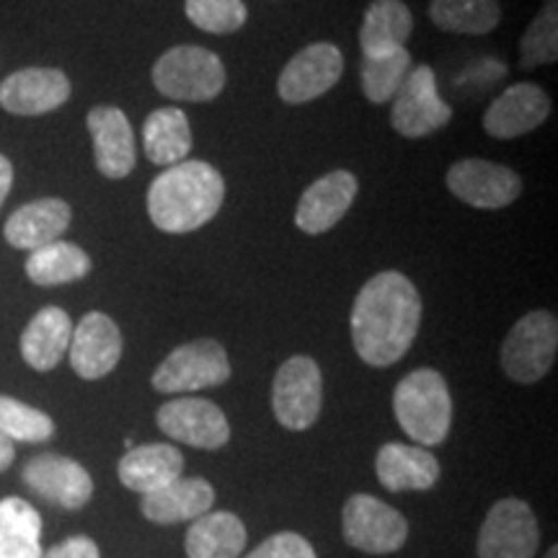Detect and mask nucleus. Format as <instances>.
Returning <instances> with one entry per match:
<instances>
[{"mask_svg":"<svg viewBox=\"0 0 558 558\" xmlns=\"http://www.w3.org/2000/svg\"><path fill=\"white\" fill-rule=\"evenodd\" d=\"M11 186H13V166L11 160L0 153V207H3L5 197H9Z\"/></svg>","mask_w":558,"mask_h":558,"instance_id":"nucleus-37","label":"nucleus"},{"mask_svg":"<svg viewBox=\"0 0 558 558\" xmlns=\"http://www.w3.org/2000/svg\"><path fill=\"white\" fill-rule=\"evenodd\" d=\"M24 269L26 277L39 288H58V284L78 282L88 277L90 256L75 243L54 241L50 246L29 251Z\"/></svg>","mask_w":558,"mask_h":558,"instance_id":"nucleus-29","label":"nucleus"},{"mask_svg":"<svg viewBox=\"0 0 558 558\" xmlns=\"http://www.w3.org/2000/svg\"><path fill=\"white\" fill-rule=\"evenodd\" d=\"M341 73H344V58L339 47L331 41H316L288 60L277 78V94L284 104L300 107L329 94Z\"/></svg>","mask_w":558,"mask_h":558,"instance_id":"nucleus-11","label":"nucleus"},{"mask_svg":"<svg viewBox=\"0 0 558 558\" xmlns=\"http://www.w3.org/2000/svg\"><path fill=\"white\" fill-rule=\"evenodd\" d=\"M422 326V295L401 271H380L362 284L349 316L352 344L369 367H390L414 344Z\"/></svg>","mask_w":558,"mask_h":558,"instance_id":"nucleus-1","label":"nucleus"},{"mask_svg":"<svg viewBox=\"0 0 558 558\" xmlns=\"http://www.w3.org/2000/svg\"><path fill=\"white\" fill-rule=\"evenodd\" d=\"M215 505V488L205 478H177L158 492L143 494L140 509L145 520L156 525H177V522L197 520Z\"/></svg>","mask_w":558,"mask_h":558,"instance_id":"nucleus-21","label":"nucleus"},{"mask_svg":"<svg viewBox=\"0 0 558 558\" xmlns=\"http://www.w3.org/2000/svg\"><path fill=\"white\" fill-rule=\"evenodd\" d=\"M546 558H558V548L556 546H550V550H548V556Z\"/></svg>","mask_w":558,"mask_h":558,"instance_id":"nucleus-39","label":"nucleus"},{"mask_svg":"<svg viewBox=\"0 0 558 558\" xmlns=\"http://www.w3.org/2000/svg\"><path fill=\"white\" fill-rule=\"evenodd\" d=\"M190 558H235L246 548V527L233 512H205L184 541Z\"/></svg>","mask_w":558,"mask_h":558,"instance_id":"nucleus-27","label":"nucleus"},{"mask_svg":"<svg viewBox=\"0 0 558 558\" xmlns=\"http://www.w3.org/2000/svg\"><path fill=\"white\" fill-rule=\"evenodd\" d=\"M445 181L460 202L476 209L509 207L522 194L520 173L486 158L456 160Z\"/></svg>","mask_w":558,"mask_h":558,"instance_id":"nucleus-12","label":"nucleus"},{"mask_svg":"<svg viewBox=\"0 0 558 558\" xmlns=\"http://www.w3.org/2000/svg\"><path fill=\"white\" fill-rule=\"evenodd\" d=\"M90 143H94L96 169L107 179H128L135 171V132L120 107H94L86 117Z\"/></svg>","mask_w":558,"mask_h":558,"instance_id":"nucleus-17","label":"nucleus"},{"mask_svg":"<svg viewBox=\"0 0 558 558\" xmlns=\"http://www.w3.org/2000/svg\"><path fill=\"white\" fill-rule=\"evenodd\" d=\"M143 150L153 166H177L192 153L190 117L179 107L150 111L143 124Z\"/></svg>","mask_w":558,"mask_h":558,"instance_id":"nucleus-26","label":"nucleus"},{"mask_svg":"<svg viewBox=\"0 0 558 558\" xmlns=\"http://www.w3.org/2000/svg\"><path fill=\"white\" fill-rule=\"evenodd\" d=\"M558 60V0H543L520 39V68L535 70Z\"/></svg>","mask_w":558,"mask_h":558,"instance_id":"nucleus-32","label":"nucleus"},{"mask_svg":"<svg viewBox=\"0 0 558 558\" xmlns=\"http://www.w3.org/2000/svg\"><path fill=\"white\" fill-rule=\"evenodd\" d=\"M13 458H16V448H13L11 439L0 432V473H3L5 469H11Z\"/></svg>","mask_w":558,"mask_h":558,"instance_id":"nucleus-38","label":"nucleus"},{"mask_svg":"<svg viewBox=\"0 0 558 558\" xmlns=\"http://www.w3.org/2000/svg\"><path fill=\"white\" fill-rule=\"evenodd\" d=\"M181 471H184V458L173 445L166 442L130 448L117 469L122 484L137 494H150L169 486L171 481L181 478Z\"/></svg>","mask_w":558,"mask_h":558,"instance_id":"nucleus-24","label":"nucleus"},{"mask_svg":"<svg viewBox=\"0 0 558 558\" xmlns=\"http://www.w3.org/2000/svg\"><path fill=\"white\" fill-rule=\"evenodd\" d=\"M73 220V209L60 197H41L21 205L5 220L3 239L19 251H37L60 241Z\"/></svg>","mask_w":558,"mask_h":558,"instance_id":"nucleus-20","label":"nucleus"},{"mask_svg":"<svg viewBox=\"0 0 558 558\" xmlns=\"http://www.w3.org/2000/svg\"><path fill=\"white\" fill-rule=\"evenodd\" d=\"M550 114V99L538 83H514L488 104L484 114L486 135L514 140L538 130Z\"/></svg>","mask_w":558,"mask_h":558,"instance_id":"nucleus-18","label":"nucleus"},{"mask_svg":"<svg viewBox=\"0 0 558 558\" xmlns=\"http://www.w3.org/2000/svg\"><path fill=\"white\" fill-rule=\"evenodd\" d=\"M226 181L205 160H181L169 166L148 186L150 222L163 233H192L205 228L220 213Z\"/></svg>","mask_w":558,"mask_h":558,"instance_id":"nucleus-2","label":"nucleus"},{"mask_svg":"<svg viewBox=\"0 0 558 558\" xmlns=\"http://www.w3.org/2000/svg\"><path fill=\"white\" fill-rule=\"evenodd\" d=\"M41 514L29 501L0 499V558H41Z\"/></svg>","mask_w":558,"mask_h":558,"instance_id":"nucleus-28","label":"nucleus"},{"mask_svg":"<svg viewBox=\"0 0 558 558\" xmlns=\"http://www.w3.org/2000/svg\"><path fill=\"white\" fill-rule=\"evenodd\" d=\"M411 65V52L407 47L401 50L375 54V58L362 60V90H365L369 104H388L399 94L401 83L407 81Z\"/></svg>","mask_w":558,"mask_h":558,"instance_id":"nucleus-31","label":"nucleus"},{"mask_svg":"<svg viewBox=\"0 0 558 558\" xmlns=\"http://www.w3.org/2000/svg\"><path fill=\"white\" fill-rule=\"evenodd\" d=\"M429 19L437 29L448 34H481L494 32L501 21L499 0H432Z\"/></svg>","mask_w":558,"mask_h":558,"instance_id":"nucleus-30","label":"nucleus"},{"mask_svg":"<svg viewBox=\"0 0 558 558\" xmlns=\"http://www.w3.org/2000/svg\"><path fill=\"white\" fill-rule=\"evenodd\" d=\"M228 352L215 339L186 341L160 362L153 373V388L158 393H192L222 386L230 378Z\"/></svg>","mask_w":558,"mask_h":558,"instance_id":"nucleus-7","label":"nucleus"},{"mask_svg":"<svg viewBox=\"0 0 558 558\" xmlns=\"http://www.w3.org/2000/svg\"><path fill=\"white\" fill-rule=\"evenodd\" d=\"M73 320L58 305H47L21 333V357L37 373H50L68 354Z\"/></svg>","mask_w":558,"mask_h":558,"instance_id":"nucleus-23","label":"nucleus"},{"mask_svg":"<svg viewBox=\"0 0 558 558\" xmlns=\"http://www.w3.org/2000/svg\"><path fill=\"white\" fill-rule=\"evenodd\" d=\"M246 558H316V550L303 535L298 533H277L254 548Z\"/></svg>","mask_w":558,"mask_h":558,"instance_id":"nucleus-35","label":"nucleus"},{"mask_svg":"<svg viewBox=\"0 0 558 558\" xmlns=\"http://www.w3.org/2000/svg\"><path fill=\"white\" fill-rule=\"evenodd\" d=\"M558 352V320L550 311H530L507 333L501 344V369L509 380L533 386L554 367Z\"/></svg>","mask_w":558,"mask_h":558,"instance_id":"nucleus-5","label":"nucleus"},{"mask_svg":"<svg viewBox=\"0 0 558 558\" xmlns=\"http://www.w3.org/2000/svg\"><path fill=\"white\" fill-rule=\"evenodd\" d=\"M414 32V16L403 0H373L360 26V47L365 58L407 47Z\"/></svg>","mask_w":558,"mask_h":558,"instance_id":"nucleus-25","label":"nucleus"},{"mask_svg":"<svg viewBox=\"0 0 558 558\" xmlns=\"http://www.w3.org/2000/svg\"><path fill=\"white\" fill-rule=\"evenodd\" d=\"M0 432L11 442H47L54 437V422L50 414L29 407V403L0 396Z\"/></svg>","mask_w":558,"mask_h":558,"instance_id":"nucleus-33","label":"nucleus"},{"mask_svg":"<svg viewBox=\"0 0 558 558\" xmlns=\"http://www.w3.org/2000/svg\"><path fill=\"white\" fill-rule=\"evenodd\" d=\"M70 367L83 380H101L120 365L122 331L107 313H86L70 337Z\"/></svg>","mask_w":558,"mask_h":558,"instance_id":"nucleus-15","label":"nucleus"},{"mask_svg":"<svg viewBox=\"0 0 558 558\" xmlns=\"http://www.w3.org/2000/svg\"><path fill=\"white\" fill-rule=\"evenodd\" d=\"M324 407V375L316 360L295 354L282 362L271 386V411L284 429L305 432L316 424Z\"/></svg>","mask_w":558,"mask_h":558,"instance_id":"nucleus-6","label":"nucleus"},{"mask_svg":"<svg viewBox=\"0 0 558 558\" xmlns=\"http://www.w3.org/2000/svg\"><path fill=\"white\" fill-rule=\"evenodd\" d=\"M186 19L207 34H233L248 19L243 0H186Z\"/></svg>","mask_w":558,"mask_h":558,"instance_id":"nucleus-34","label":"nucleus"},{"mask_svg":"<svg viewBox=\"0 0 558 558\" xmlns=\"http://www.w3.org/2000/svg\"><path fill=\"white\" fill-rule=\"evenodd\" d=\"M21 481L37 494L39 499L50 505L75 512L83 509L94 497V481L90 473L83 469L78 460L54 456V452H41L26 460Z\"/></svg>","mask_w":558,"mask_h":558,"instance_id":"nucleus-13","label":"nucleus"},{"mask_svg":"<svg viewBox=\"0 0 558 558\" xmlns=\"http://www.w3.org/2000/svg\"><path fill=\"white\" fill-rule=\"evenodd\" d=\"M375 473L388 492H427L439 481V460L418 445L388 442L378 450Z\"/></svg>","mask_w":558,"mask_h":558,"instance_id":"nucleus-22","label":"nucleus"},{"mask_svg":"<svg viewBox=\"0 0 558 558\" xmlns=\"http://www.w3.org/2000/svg\"><path fill=\"white\" fill-rule=\"evenodd\" d=\"M393 414L418 448L442 445L452 424L448 383L432 367L411 369L393 390Z\"/></svg>","mask_w":558,"mask_h":558,"instance_id":"nucleus-3","label":"nucleus"},{"mask_svg":"<svg viewBox=\"0 0 558 558\" xmlns=\"http://www.w3.org/2000/svg\"><path fill=\"white\" fill-rule=\"evenodd\" d=\"M452 120V107L439 96L437 75L429 65L411 68L399 94L393 96L390 124L401 137L418 140L432 132L448 128Z\"/></svg>","mask_w":558,"mask_h":558,"instance_id":"nucleus-8","label":"nucleus"},{"mask_svg":"<svg viewBox=\"0 0 558 558\" xmlns=\"http://www.w3.org/2000/svg\"><path fill=\"white\" fill-rule=\"evenodd\" d=\"M341 530H344L349 546L373 556L393 554L409 538V525L399 509L369 497V494H354L347 501L344 514H341Z\"/></svg>","mask_w":558,"mask_h":558,"instance_id":"nucleus-9","label":"nucleus"},{"mask_svg":"<svg viewBox=\"0 0 558 558\" xmlns=\"http://www.w3.org/2000/svg\"><path fill=\"white\" fill-rule=\"evenodd\" d=\"M222 60L207 47L179 45L166 50L153 65V86L173 101H213L226 88Z\"/></svg>","mask_w":558,"mask_h":558,"instance_id":"nucleus-4","label":"nucleus"},{"mask_svg":"<svg viewBox=\"0 0 558 558\" xmlns=\"http://www.w3.org/2000/svg\"><path fill=\"white\" fill-rule=\"evenodd\" d=\"M541 527L522 499H501L486 514L478 533V558H535Z\"/></svg>","mask_w":558,"mask_h":558,"instance_id":"nucleus-10","label":"nucleus"},{"mask_svg":"<svg viewBox=\"0 0 558 558\" xmlns=\"http://www.w3.org/2000/svg\"><path fill=\"white\" fill-rule=\"evenodd\" d=\"M158 427L166 437L199 450H220L230 439V424L218 403L184 396L158 409Z\"/></svg>","mask_w":558,"mask_h":558,"instance_id":"nucleus-14","label":"nucleus"},{"mask_svg":"<svg viewBox=\"0 0 558 558\" xmlns=\"http://www.w3.org/2000/svg\"><path fill=\"white\" fill-rule=\"evenodd\" d=\"M41 558H101L99 546L88 535H73V538L58 543L50 550H45Z\"/></svg>","mask_w":558,"mask_h":558,"instance_id":"nucleus-36","label":"nucleus"},{"mask_svg":"<svg viewBox=\"0 0 558 558\" xmlns=\"http://www.w3.org/2000/svg\"><path fill=\"white\" fill-rule=\"evenodd\" d=\"M360 192V181L352 171H331L313 181L295 209V226L308 235L331 230L349 213Z\"/></svg>","mask_w":558,"mask_h":558,"instance_id":"nucleus-19","label":"nucleus"},{"mask_svg":"<svg viewBox=\"0 0 558 558\" xmlns=\"http://www.w3.org/2000/svg\"><path fill=\"white\" fill-rule=\"evenodd\" d=\"M70 78L58 68H24L0 83V107L16 117H41L70 99Z\"/></svg>","mask_w":558,"mask_h":558,"instance_id":"nucleus-16","label":"nucleus"}]
</instances>
